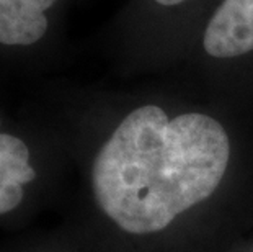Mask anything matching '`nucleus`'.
Instances as JSON below:
<instances>
[{
	"label": "nucleus",
	"instance_id": "1",
	"mask_svg": "<svg viewBox=\"0 0 253 252\" xmlns=\"http://www.w3.org/2000/svg\"><path fill=\"white\" fill-rule=\"evenodd\" d=\"M230 160L227 131L216 118H175L144 105L123 120L96 154V205L127 234L164 231L219 189Z\"/></svg>",
	"mask_w": 253,
	"mask_h": 252
},
{
	"label": "nucleus",
	"instance_id": "2",
	"mask_svg": "<svg viewBox=\"0 0 253 252\" xmlns=\"http://www.w3.org/2000/svg\"><path fill=\"white\" fill-rule=\"evenodd\" d=\"M212 57H237L253 51V0H222L203 38Z\"/></svg>",
	"mask_w": 253,
	"mask_h": 252
},
{
	"label": "nucleus",
	"instance_id": "3",
	"mask_svg": "<svg viewBox=\"0 0 253 252\" xmlns=\"http://www.w3.org/2000/svg\"><path fill=\"white\" fill-rule=\"evenodd\" d=\"M57 0H0V43L30 46L44 36L46 12Z\"/></svg>",
	"mask_w": 253,
	"mask_h": 252
},
{
	"label": "nucleus",
	"instance_id": "4",
	"mask_svg": "<svg viewBox=\"0 0 253 252\" xmlns=\"http://www.w3.org/2000/svg\"><path fill=\"white\" fill-rule=\"evenodd\" d=\"M28 164V146L17 136L0 133V214L15 210L23 200V187L7 180L8 170Z\"/></svg>",
	"mask_w": 253,
	"mask_h": 252
},
{
	"label": "nucleus",
	"instance_id": "5",
	"mask_svg": "<svg viewBox=\"0 0 253 252\" xmlns=\"http://www.w3.org/2000/svg\"><path fill=\"white\" fill-rule=\"evenodd\" d=\"M155 2L160 5H167V7H171V5H178L181 2H185V0H155Z\"/></svg>",
	"mask_w": 253,
	"mask_h": 252
}]
</instances>
